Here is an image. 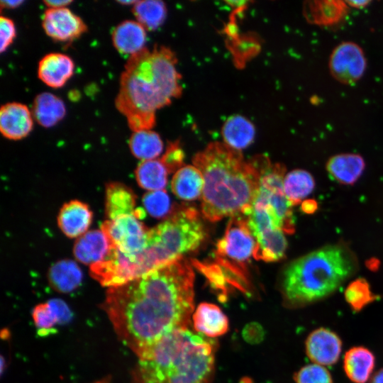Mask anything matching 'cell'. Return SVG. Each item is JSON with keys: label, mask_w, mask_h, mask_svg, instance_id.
Here are the masks:
<instances>
[{"label": "cell", "mask_w": 383, "mask_h": 383, "mask_svg": "<svg viewBox=\"0 0 383 383\" xmlns=\"http://www.w3.org/2000/svg\"><path fill=\"white\" fill-rule=\"evenodd\" d=\"M194 272L184 258L126 284L108 288L102 308L120 340L139 359L166 335L188 328Z\"/></svg>", "instance_id": "cell-1"}, {"label": "cell", "mask_w": 383, "mask_h": 383, "mask_svg": "<svg viewBox=\"0 0 383 383\" xmlns=\"http://www.w3.org/2000/svg\"><path fill=\"white\" fill-rule=\"evenodd\" d=\"M176 64L175 54L165 46L145 48L126 61L115 106L133 132L151 130L157 110L182 94Z\"/></svg>", "instance_id": "cell-2"}, {"label": "cell", "mask_w": 383, "mask_h": 383, "mask_svg": "<svg viewBox=\"0 0 383 383\" xmlns=\"http://www.w3.org/2000/svg\"><path fill=\"white\" fill-rule=\"evenodd\" d=\"M204 185L201 211L211 222L226 216H247L260 185V173L252 159L245 161L240 150L213 142L193 157Z\"/></svg>", "instance_id": "cell-3"}, {"label": "cell", "mask_w": 383, "mask_h": 383, "mask_svg": "<svg viewBox=\"0 0 383 383\" xmlns=\"http://www.w3.org/2000/svg\"><path fill=\"white\" fill-rule=\"evenodd\" d=\"M216 343L188 328L162 338L132 373V383H210Z\"/></svg>", "instance_id": "cell-4"}, {"label": "cell", "mask_w": 383, "mask_h": 383, "mask_svg": "<svg viewBox=\"0 0 383 383\" xmlns=\"http://www.w3.org/2000/svg\"><path fill=\"white\" fill-rule=\"evenodd\" d=\"M358 268L353 250L345 243L323 246L288 263L279 289L284 306L301 308L333 294Z\"/></svg>", "instance_id": "cell-5"}, {"label": "cell", "mask_w": 383, "mask_h": 383, "mask_svg": "<svg viewBox=\"0 0 383 383\" xmlns=\"http://www.w3.org/2000/svg\"><path fill=\"white\" fill-rule=\"evenodd\" d=\"M205 235L195 209L182 206L174 211L164 222L149 230L147 248L138 256L143 275L183 258L201 244Z\"/></svg>", "instance_id": "cell-6"}, {"label": "cell", "mask_w": 383, "mask_h": 383, "mask_svg": "<svg viewBox=\"0 0 383 383\" xmlns=\"http://www.w3.org/2000/svg\"><path fill=\"white\" fill-rule=\"evenodd\" d=\"M256 241L247 218L233 216L227 224L223 236L216 243L214 262L204 272L217 289L226 286L245 292L248 282L247 266L253 254Z\"/></svg>", "instance_id": "cell-7"}, {"label": "cell", "mask_w": 383, "mask_h": 383, "mask_svg": "<svg viewBox=\"0 0 383 383\" xmlns=\"http://www.w3.org/2000/svg\"><path fill=\"white\" fill-rule=\"evenodd\" d=\"M101 231L115 248L131 260H135L148 245L149 229L135 214L106 220Z\"/></svg>", "instance_id": "cell-8"}, {"label": "cell", "mask_w": 383, "mask_h": 383, "mask_svg": "<svg viewBox=\"0 0 383 383\" xmlns=\"http://www.w3.org/2000/svg\"><path fill=\"white\" fill-rule=\"evenodd\" d=\"M366 67L362 49L353 42L341 43L330 55V72L335 79L344 84L357 82L363 76Z\"/></svg>", "instance_id": "cell-9"}, {"label": "cell", "mask_w": 383, "mask_h": 383, "mask_svg": "<svg viewBox=\"0 0 383 383\" xmlns=\"http://www.w3.org/2000/svg\"><path fill=\"white\" fill-rule=\"evenodd\" d=\"M42 26L47 35L60 42L73 41L87 30L84 21L67 7L46 9Z\"/></svg>", "instance_id": "cell-10"}, {"label": "cell", "mask_w": 383, "mask_h": 383, "mask_svg": "<svg viewBox=\"0 0 383 383\" xmlns=\"http://www.w3.org/2000/svg\"><path fill=\"white\" fill-rule=\"evenodd\" d=\"M306 353L313 363L322 366L335 364L342 351V340L333 331L326 328L313 330L305 343Z\"/></svg>", "instance_id": "cell-11"}, {"label": "cell", "mask_w": 383, "mask_h": 383, "mask_svg": "<svg viewBox=\"0 0 383 383\" xmlns=\"http://www.w3.org/2000/svg\"><path fill=\"white\" fill-rule=\"evenodd\" d=\"M32 112L23 104L9 102L1 106L0 110V131L9 140H21L32 131Z\"/></svg>", "instance_id": "cell-12"}, {"label": "cell", "mask_w": 383, "mask_h": 383, "mask_svg": "<svg viewBox=\"0 0 383 383\" xmlns=\"http://www.w3.org/2000/svg\"><path fill=\"white\" fill-rule=\"evenodd\" d=\"M74 63L68 55L60 52L45 55L38 62V77L47 86L60 88L73 75Z\"/></svg>", "instance_id": "cell-13"}, {"label": "cell", "mask_w": 383, "mask_h": 383, "mask_svg": "<svg viewBox=\"0 0 383 383\" xmlns=\"http://www.w3.org/2000/svg\"><path fill=\"white\" fill-rule=\"evenodd\" d=\"M92 218V211L87 204L72 200L61 208L57 216V224L66 236L74 238L86 233Z\"/></svg>", "instance_id": "cell-14"}, {"label": "cell", "mask_w": 383, "mask_h": 383, "mask_svg": "<svg viewBox=\"0 0 383 383\" xmlns=\"http://www.w3.org/2000/svg\"><path fill=\"white\" fill-rule=\"evenodd\" d=\"M252 205L267 206L284 233L292 234L294 232L292 206L284 195V191L269 190L259 187Z\"/></svg>", "instance_id": "cell-15"}, {"label": "cell", "mask_w": 383, "mask_h": 383, "mask_svg": "<svg viewBox=\"0 0 383 383\" xmlns=\"http://www.w3.org/2000/svg\"><path fill=\"white\" fill-rule=\"evenodd\" d=\"M110 250L111 243L104 231L93 230L79 237L73 252L77 260L91 266L104 260Z\"/></svg>", "instance_id": "cell-16"}, {"label": "cell", "mask_w": 383, "mask_h": 383, "mask_svg": "<svg viewBox=\"0 0 383 383\" xmlns=\"http://www.w3.org/2000/svg\"><path fill=\"white\" fill-rule=\"evenodd\" d=\"M194 329L200 334L216 338L225 334L228 330V319L216 304L201 303L192 315Z\"/></svg>", "instance_id": "cell-17"}, {"label": "cell", "mask_w": 383, "mask_h": 383, "mask_svg": "<svg viewBox=\"0 0 383 383\" xmlns=\"http://www.w3.org/2000/svg\"><path fill=\"white\" fill-rule=\"evenodd\" d=\"M253 236L256 241L252 254L255 259L274 262L284 258L287 241L284 233L280 228H265L253 234Z\"/></svg>", "instance_id": "cell-18"}, {"label": "cell", "mask_w": 383, "mask_h": 383, "mask_svg": "<svg viewBox=\"0 0 383 383\" xmlns=\"http://www.w3.org/2000/svg\"><path fill=\"white\" fill-rule=\"evenodd\" d=\"M365 167L362 157L355 153L335 155L328 160L326 168L329 176L336 182L351 185L362 175Z\"/></svg>", "instance_id": "cell-19"}, {"label": "cell", "mask_w": 383, "mask_h": 383, "mask_svg": "<svg viewBox=\"0 0 383 383\" xmlns=\"http://www.w3.org/2000/svg\"><path fill=\"white\" fill-rule=\"evenodd\" d=\"M145 41V29L136 21H124L118 24L112 32L114 48L119 52L130 56L144 49Z\"/></svg>", "instance_id": "cell-20"}, {"label": "cell", "mask_w": 383, "mask_h": 383, "mask_svg": "<svg viewBox=\"0 0 383 383\" xmlns=\"http://www.w3.org/2000/svg\"><path fill=\"white\" fill-rule=\"evenodd\" d=\"M374 366L375 357L365 347H353L344 355L343 370L354 383H366L371 377Z\"/></svg>", "instance_id": "cell-21"}, {"label": "cell", "mask_w": 383, "mask_h": 383, "mask_svg": "<svg viewBox=\"0 0 383 383\" xmlns=\"http://www.w3.org/2000/svg\"><path fill=\"white\" fill-rule=\"evenodd\" d=\"M136 196L128 186L111 182L106 187L105 212L107 219L134 214Z\"/></svg>", "instance_id": "cell-22"}, {"label": "cell", "mask_w": 383, "mask_h": 383, "mask_svg": "<svg viewBox=\"0 0 383 383\" xmlns=\"http://www.w3.org/2000/svg\"><path fill=\"white\" fill-rule=\"evenodd\" d=\"M348 5L343 1H312L306 2L304 13L312 24L318 26L335 25L346 16Z\"/></svg>", "instance_id": "cell-23"}, {"label": "cell", "mask_w": 383, "mask_h": 383, "mask_svg": "<svg viewBox=\"0 0 383 383\" xmlns=\"http://www.w3.org/2000/svg\"><path fill=\"white\" fill-rule=\"evenodd\" d=\"M204 181L194 165L184 166L174 174L171 182L173 193L179 199L192 201L202 195Z\"/></svg>", "instance_id": "cell-24"}, {"label": "cell", "mask_w": 383, "mask_h": 383, "mask_svg": "<svg viewBox=\"0 0 383 383\" xmlns=\"http://www.w3.org/2000/svg\"><path fill=\"white\" fill-rule=\"evenodd\" d=\"M31 112L38 124L50 128L64 118L66 109L60 98L52 93L43 92L35 97Z\"/></svg>", "instance_id": "cell-25"}, {"label": "cell", "mask_w": 383, "mask_h": 383, "mask_svg": "<svg viewBox=\"0 0 383 383\" xmlns=\"http://www.w3.org/2000/svg\"><path fill=\"white\" fill-rule=\"evenodd\" d=\"M221 133L224 143L240 151L252 143L255 129L253 124L247 118L235 115L228 118L224 123Z\"/></svg>", "instance_id": "cell-26"}, {"label": "cell", "mask_w": 383, "mask_h": 383, "mask_svg": "<svg viewBox=\"0 0 383 383\" xmlns=\"http://www.w3.org/2000/svg\"><path fill=\"white\" fill-rule=\"evenodd\" d=\"M48 280L51 287L62 293L76 289L82 280V272L77 264L70 260L55 263L49 270Z\"/></svg>", "instance_id": "cell-27"}, {"label": "cell", "mask_w": 383, "mask_h": 383, "mask_svg": "<svg viewBox=\"0 0 383 383\" xmlns=\"http://www.w3.org/2000/svg\"><path fill=\"white\" fill-rule=\"evenodd\" d=\"M168 174L161 160L154 159L139 163L135 170V178L141 188L153 192L163 190L167 183Z\"/></svg>", "instance_id": "cell-28"}, {"label": "cell", "mask_w": 383, "mask_h": 383, "mask_svg": "<svg viewBox=\"0 0 383 383\" xmlns=\"http://www.w3.org/2000/svg\"><path fill=\"white\" fill-rule=\"evenodd\" d=\"M132 154L138 159L154 160L163 150V143L158 133L152 130H142L132 133L129 140Z\"/></svg>", "instance_id": "cell-29"}, {"label": "cell", "mask_w": 383, "mask_h": 383, "mask_svg": "<svg viewBox=\"0 0 383 383\" xmlns=\"http://www.w3.org/2000/svg\"><path fill=\"white\" fill-rule=\"evenodd\" d=\"M315 187L313 176L304 170H294L284 177L283 189L284 195L292 206L300 204Z\"/></svg>", "instance_id": "cell-30"}, {"label": "cell", "mask_w": 383, "mask_h": 383, "mask_svg": "<svg viewBox=\"0 0 383 383\" xmlns=\"http://www.w3.org/2000/svg\"><path fill=\"white\" fill-rule=\"evenodd\" d=\"M133 13L145 30H154L165 21L167 9L162 1H137L132 8Z\"/></svg>", "instance_id": "cell-31"}, {"label": "cell", "mask_w": 383, "mask_h": 383, "mask_svg": "<svg viewBox=\"0 0 383 383\" xmlns=\"http://www.w3.org/2000/svg\"><path fill=\"white\" fill-rule=\"evenodd\" d=\"M346 302L354 311L358 312L373 302L377 296L373 294L367 280L358 278L351 282L344 292Z\"/></svg>", "instance_id": "cell-32"}, {"label": "cell", "mask_w": 383, "mask_h": 383, "mask_svg": "<svg viewBox=\"0 0 383 383\" xmlns=\"http://www.w3.org/2000/svg\"><path fill=\"white\" fill-rule=\"evenodd\" d=\"M32 317L40 336L45 337L55 333L56 326L60 325L58 316L49 301L35 306Z\"/></svg>", "instance_id": "cell-33"}, {"label": "cell", "mask_w": 383, "mask_h": 383, "mask_svg": "<svg viewBox=\"0 0 383 383\" xmlns=\"http://www.w3.org/2000/svg\"><path fill=\"white\" fill-rule=\"evenodd\" d=\"M143 204L148 213L157 218H164L171 213V202L167 192L163 190L146 193Z\"/></svg>", "instance_id": "cell-34"}, {"label": "cell", "mask_w": 383, "mask_h": 383, "mask_svg": "<svg viewBox=\"0 0 383 383\" xmlns=\"http://www.w3.org/2000/svg\"><path fill=\"white\" fill-rule=\"evenodd\" d=\"M295 383H333V378L326 367L312 363L299 369L294 376Z\"/></svg>", "instance_id": "cell-35"}, {"label": "cell", "mask_w": 383, "mask_h": 383, "mask_svg": "<svg viewBox=\"0 0 383 383\" xmlns=\"http://www.w3.org/2000/svg\"><path fill=\"white\" fill-rule=\"evenodd\" d=\"M184 153L178 141L169 143L165 154L160 159L169 173L182 168L184 164Z\"/></svg>", "instance_id": "cell-36"}, {"label": "cell", "mask_w": 383, "mask_h": 383, "mask_svg": "<svg viewBox=\"0 0 383 383\" xmlns=\"http://www.w3.org/2000/svg\"><path fill=\"white\" fill-rule=\"evenodd\" d=\"M1 43L0 51L4 52L12 44L16 30L13 21L6 16L0 17Z\"/></svg>", "instance_id": "cell-37"}, {"label": "cell", "mask_w": 383, "mask_h": 383, "mask_svg": "<svg viewBox=\"0 0 383 383\" xmlns=\"http://www.w3.org/2000/svg\"><path fill=\"white\" fill-rule=\"evenodd\" d=\"M49 303L56 311L60 324L67 323L71 320L72 311L65 301L59 299H54L50 300Z\"/></svg>", "instance_id": "cell-38"}, {"label": "cell", "mask_w": 383, "mask_h": 383, "mask_svg": "<svg viewBox=\"0 0 383 383\" xmlns=\"http://www.w3.org/2000/svg\"><path fill=\"white\" fill-rule=\"evenodd\" d=\"M264 335L263 330L260 325L257 323H251L247 325L243 330L245 340L251 343L260 342Z\"/></svg>", "instance_id": "cell-39"}, {"label": "cell", "mask_w": 383, "mask_h": 383, "mask_svg": "<svg viewBox=\"0 0 383 383\" xmlns=\"http://www.w3.org/2000/svg\"><path fill=\"white\" fill-rule=\"evenodd\" d=\"M318 209V204L314 199H307L302 202V211L309 214L313 213Z\"/></svg>", "instance_id": "cell-40"}, {"label": "cell", "mask_w": 383, "mask_h": 383, "mask_svg": "<svg viewBox=\"0 0 383 383\" xmlns=\"http://www.w3.org/2000/svg\"><path fill=\"white\" fill-rule=\"evenodd\" d=\"M43 3L48 7L51 9H59L67 7L72 3V1L70 0H46Z\"/></svg>", "instance_id": "cell-41"}, {"label": "cell", "mask_w": 383, "mask_h": 383, "mask_svg": "<svg viewBox=\"0 0 383 383\" xmlns=\"http://www.w3.org/2000/svg\"><path fill=\"white\" fill-rule=\"evenodd\" d=\"M23 3V1L17 0V1H1L0 4L1 7L6 9H14L19 6Z\"/></svg>", "instance_id": "cell-42"}, {"label": "cell", "mask_w": 383, "mask_h": 383, "mask_svg": "<svg viewBox=\"0 0 383 383\" xmlns=\"http://www.w3.org/2000/svg\"><path fill=\"white\" fill-rule=\"evenodd\" d=\"M348 6H351L356 9H362L367 6L370 1H345Z\"/></svg>", "instance_id": "cell-43"}, {"label": "cell", "mask_w": 383, "mask_h": 383, "mask_svg": "<svg viewBox=\"0 0 383 383\" xmlns=\"http://www.w3.org/2000/svg\"><path fill=\"white\" fill-rule=\"evenodd\" d=\"M370 383H383V368L377 371L370 378Z\"/></svg>", "instance_id": "cell-44"}, {"label": "cell", "mask_w": 383, "mask_h": 383, "mask_svg": "<svg viewBox=\"0 0 383 383\" xmlns=\"http://www.w3.org/2000/svg\"><path fill=\"white\" fill-rule=\"evenodd\" d=\"M137 1H118L117 2L118 4H121L122 5H132L133 6Z\"/></svg>", "instance_id": "cell-45"}]
</instances>
